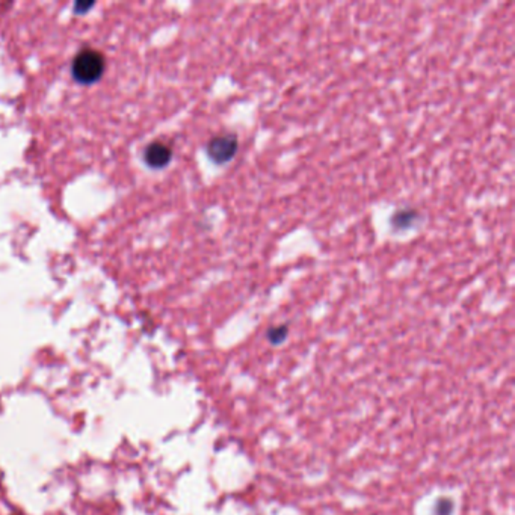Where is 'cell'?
Instances as JSON below:
<instances>
[{"mask_svg":"<svg viewBox=\"0 0 515 515\" xmlns=\"http://www.w3.org/2000/svg\"><path fill=\"white\" fill-rule=\"evenodd\" d=\"M105 70V56L92 51V48H85V51L79 52L73 60L71 73L73 78H75L80 83H92L102 76Z\"/></svg>","mask_w":515,"mask_h":515,"instance_id":"obj_1","label":"cell"},{"mask_svg":"<svg viewBox=\"0 0 515 515\" xmlns=\"http://www.w3.org/2000/svg\"><path fill=\"white\" fill-rule=\"evenodd\" d=\"M239 141L236 134H219L207 142L206 152L207 156L218 165L230 162L238 153Z\"/></svg>","mask_w":515,"mask_h":515,"instance_id":"obj_2","label":"cell"},{"mask_svg":"<svg viewBox=\"0 0 515 515\" xmlns=\"http://www.w3.org/2000/svg\"><path fill=\"white\" fill-rule=\"evenodd\" d=\"M145 162L152 168H164L171 162L173 150L164 142H152L145 150Z\"/></svg>","mask_w":515,"mask_h":515,"instance_id":"obj_3","label":"cell"},{"mask_svg":"<svg viewBox=\"0 0 515 515\" xmlns=\"http://www.w3.org/2000/svg\"><path fill=\"white\" fill-rule=\"evenodd\" d=\"M419 221V212L414 208H400L396 213L391 215L390 225L396 231L411 228Z\"/></svg>","mask_w":515,"mask_h":515,"instance_id":"obj_4","label":"cell"},{"mask_svg":"<svg viewBox=\"0 0 515 515\" xmlns=\"http://www.w3.org/2000/svg\"><path fill=\"white\" fill-rule=\"evenodd\" d=\"M287 333H289L287 325H280V326L271 328L267 331V339H269V341L274 343V345H278V343L286 340Z\"/></svg>","mask_w":515,"mask_h":515,"instance_id":"obj_5","label":"cell"},{"mask_svg":"<svg viewBox=\"0 0 515 515\" xmlns=\"http://www.w3.org/2000/svg\"><path fill=\"white\" fill-rule=\"evenodd\" d=\"M453 505L450 504V500H441L440 504L437 505V514L438 515H449L452 512Z\"/></svg>","mask_w":515,"mask_h":515,"instance_id":"obj_6","label":"cell"}]
</instances>
